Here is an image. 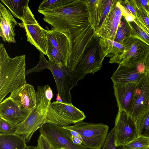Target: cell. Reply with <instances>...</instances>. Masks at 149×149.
Segmentation results:
<instances>
[{
    "mask_svg": "<svg viewBox=\"0 0 149 149\" xmlns=\"http://www.w3.org/2000/svg\"><path fill=\"white\" fill-rule=\"evenodd\" d=\"M26 149H38L37 146H30L26 145Z\"/></svg>",
    "mask_w": 149,
    "mask_h": 149,
    "instance_id": "obj_38",
    "label": "cell"
},
{
    "mask_svg": "<svg viewBox=\"0 0 149 149\" xmlns=\"http://www.w3.org/2000/svg\"></svg>",
    "mask_w": 149,
    "mask_h": 149,
    "instance_id": "obj_40",
    "label": "cell"
},
{
    "mask_svg": "<svg viewBox=\"0 0 149 149\" xmlns=\"http://www.w3.org/2000/svg\"><path fill=\"white\" fill-rule=\"evenodd\" d=\"M121 147L122 149H149V138L138 136Z\"/></svg>",
    "mask_w": 149,
    "mask_h": 149,
    "instance_id": "obj_29",
    "label": "cell"
},
{
    "mask_svg": "<svg viewBox=\"0 0 149 149\" xmlns=\"http://www.w3.org/2000/svg\"><path fill=\"white\" fill-rule=\"evenodd\" d=\"M85 1L88 14V20L95 32L101 26L115 0Z\"/></svg>",
    "mask_w": 149,
    "mask_h": 149,
    "instance_id": "obj_13",
    "label": "cell"
},
{
    "mask_svg": "<svg viewBox=\"0 0 149 149\" xmlns=\"http://www.w3.org/2000/svg\"><path fill=\"white\" fill-rule=\"evenodd\" d=\"M61 149H63V148H61Z\"/></svg>",
    "mask_w": 149,
    "mask_h": 149,
    "instance_id": "obj_39",
    "label": "cell"
},
{
    "mask_svg": "<svg viewBox=\"0 0 149 149\" xmlns=\"http://www.w3.org/2000/svg\"><path fill=\"white\" fill-rule=\"evenodd\" d=\"M38 149H58L54 146L42 134H40L37 140Z\"/></svg>",
    "mask_w": 149,
    "mask_h": 149,
    "instance_id": "obj_35",
    "label": "cell"
},
{
    "mask_svg": "<svg viewBox=\"0 0 149 149\" xmlns=\"http://www.w3.org/2000/svg\"><path fill=\"white\" fill-rule=\"evenodd\" d=\"M99 40L104 54L106 56L110 57L109 63H117L119 58L124 52V45L114 40L100 37Z\"/></svg>",
    "mask_w": 149,
    "mask_h": 149,
    "instance_id": "obj_22",
    "label": "cell"
},
{
    "mask_svg": "<svg viewBox=\"0 0 149 149\" xmlns=\"http://www.w3.org/2000/svg\"><path fill=\"white\" fill-rule=\"evenodd\" d=\"M36 93L35 109L25 120L16 126L14 133L24 138L26 143L30 141L34 132L45 123L47 113L53 97L45 86H38Z\"/></svg>",
    "mask_w": 149,
    "mask_h": 149,
    "instance_id": "obj_4",
    "label": "cell"
},
{
    "mask_svg": "<svg viewBox=\"0 0 149 149\" xmlns=\"http://www.w3.org/2000/svg\"><path fill=\"white\" fill-rule=\"evenodd\" d=\"M85 118L84 112L72 104L56 101L51 102L47 113L45 123H50L65 126L83 121Z\"/></svg>",
    "mask_w": 149,
    "mask_h": 149,
    "instance_id": "obj_6",
    "label": "cell"
},
{
    "mask_svg": "<svg viewBox=\"0 0 149 149\" xmlns=\"http://www.w3.org/2000/svg\"><path fill=\"white\" fill-rule=\"evenodd\" d=\"M105 57L100 42L99 37L95 32L76 69L87 74H94L101 69Z\"/></svg>",
    "mask_w": 149,
    "mask_h": 149,
    "instance_id": "obj_8",
    "label": "cell"
},
{
    "mask_svg": "<svg viewBox=\"0 0 149 149\" xmlns=\"http://www.w3.org/2000/svg\"><path fill=\"white\" fill-rule=\"evenodd\" d=\"M132 31L128 22L122 15L118 26L114 40L123 44L127 39L132 36Z\"/></svg>",
    "mask_w": 149,
    "mask_h": 149,
    "instance_id": "obj_25",
    "label": "cell"
},
{
    "mask_svg": "<svg viewBox=\"0 0 149 149\" xmlns=\"http://www.w3.org/2000/svg\"><path fill=\"white\" fill-rule=\"evenodd\" d=\"M34 110L19 106L10 96L0 103V118L16 126L25 120Z\"/></svg>",
    "mask_w": 149,
    "mask_h": 149,
    "instance_id": "obj_16",
    "label": "cell"
},
{
    "mask_svg": "<svg viewBox=\"0 0 149 149\" xmlns=\"http://www.w3.org/2000/svg\"><path fill=\"white\" fill-rule=\"evenodd\" d=\"M128 23L132 30V36L141 40L149 45V33L139 24L135 19L133 22Z\"/></svg>",
    "mask_w": 149,
    "mask_h": 149,
    "instance_id": "obj_28",
    "label": "cell"
},
{
    "mask_svg": "<svg viewBox=\"0 0 149 149\" xmlns=\"http://www.w3.org/2000/svg\"><path fill=\"white\" fill-rule=\"evenodd\" d=\"M71 52L67 67L71 70L76 69L87 45L92 39L95 31L88 21L82 26L70 30Z\"/></svg>",
    "mask_w": 149,
    "mask_h": 149,
    "instance_id": "obj_7",
    "label": "cell"
},
{
    "mask_svg": "<svg viewBox=\"0 0 149 149\" xmlns=\"http://www.w3.org/2000/svg\"><path fill=\"white\" fill-rule=\"evenodd\" d=\"M73 0H44L39 5L38 10L55 8L68 4Z\"/></svg>",
    "mask_w": 149,
    "mask_h": 149,
    "instance_id": "obj_31",
    "label": "cell"
},
{
    "mask_svg": "<svg viewBox=\"0 0 149 149\" xmlns=\"http://www.w3.org/2000/svg\"><path fill=\"white\" fill-rule=\"evenodd\" d=\"M122 16L119 0H115L101 26L95 32V34L100 37L114 40Z\"/></svg>",
    "mask_w": 149,
    "mask_h": 149,
    "instance_id": "obj_17",
    "label": "cell"
},
{
    "mask_svg": "<svg viewBox=\"0 0 149 149\" xmlns=\"http://www.w3.org/2000/svg\"><path fill=\"white\" fill-rule=\"evenodd\" d=\"M144 63L129 65L119 64L111 77L113 82L122 84L137 83L145 73Z\"/></svg>",
    "mask_w": 149,
    "mask_h": 149,
    "instance_id": "obj_15",
    "label": "cell"
},
{
    "mask_svg": "<svg viewBox=\"0 0 149 149\" xmlns=\"http://www.w3.org/2000/svg\"><path fill=\"white\" fill-rule=\"evenodd\" d=\"M135 122L138 136L149 138V108Z\"/></svg>",
    "mask_w": 149,
    "mask_h": 149,
    "instance_id": "obj_26",
    "label": "cell"
},
{
    "mask_svg": "<svg viewBox=\"0 0 149 149\" xmlns=\"http://www.w3.org/2000/svg\"><path fill=\"white\" fill-rule=\"evenodd\" d=\"M149 108V79L146 72L137 83L134 102L130 116L136 121Z\"/></svg>",
    "mask_w": 149,
    "mask_h": 149,
    "instance_id": "obj_14",
    "label": "cell"
},
{
    "mask_svg": "<svg viewBox=\"0 0 149 149\" xmlns=\"http://www.w3.org/2000/svg\"><path fill=\"white\" fill-rule=\"evenodd\" d=\"M47 56L49 61L67 67V62L61 53L49 42L46 41Z\"/></svg>",
    "mask_w": 149,
    "mask_h": 149,
    "instance_id": "obj_27",
    "label": "cell"
},
{
    "mask_svg": "<svg viewBox=\"0 0 149 149\" xmlns=\"http://www.w3.org/2000/svg\"><path fill=\"white\" fill-rule=\"evenodd\" d=\"M22 22L19 26L25 31L27 40L35 47L44 55H47L46 39L42 31V28L36 19L29 6V3L25 7L24 15Z\"/></svg>",
    "mask_w": 149,
    "mask_h": 149,
    "instance_id": "obj_9",
    "label": "cell"
},
{
    "mask_svg": "<svg viewBox=\"0 0 149 149\" xmlns=\"http://www.w3.org/2000/svg\"><path fill=\"white\" fill-rule=\"evenodd\" d=\"M114 128H113L108 134L102 149H122L121 146L116 147L114 140Z\"/></svg>",
    "mask_w": 149,
    "mask_h": 149,
    "instance_id": "obj_34",
    "label": "cell"
},
{
    "mask_svg": "<svg viewBox=\"0 0 149 149\" xmlns=\"http://www.w3.org/2000/svg\"><path fill=\"white\" fill-rule=\"evenodd\" d=\"M64 129L78 132L82 144L91 149H101L105 141L109 127L102 123L79 122L70 126H62Z\"/></svg>",
    "mask_w": 149,
    "mask_h": 149,
    "instance_id": "obj_5",
    "label": "cell"
},
{
    "mask_svg": "<svg viewBox=\"0 0 149 149\" xmlns=\"http://www.w3.org/2000/svg\"><path fill=\"white\" fill-rule=\"evenodd\" d=\"M10 97L19 106L34 110L37 103L36 93L33 86L26 84L10 93Z\"/></svg>",
    "mask_w": 149,
    "mask_h": 149,
    "instance_id": "obj_21",
    "label": "cell"
},
{
    "mask_svg": "<svg viewBox=\"0 0 149 149\" xmlns=\"http://www.w3.org/2000/svg\"><path fill=\"white\" fill-rule=\"evenodd\" d=\"M146 72L149 79V54L147 56L144 63Z\"/></svg>",
    "mask_w": 149,
    "mask_h": 149,
    "instance_id": "obj_37",
    "label": "cell"
},
{
    "mask_svg": "<svg viewBox=\"0 0 149 149\" xmlns=\"http://www.w3.org/2000/svg\"><path fill=\"white\" fill-rule=\"evenodd\" d=\"M38 11L44 15L43 19L52 29L64 34L71 41L70 31L88 21L85 0H73L59 7Z\"/></svg>",
    "mask_w": 149,
    "mask_h": 149,
    "instance_id": "obj_1",
    "label": "cell"
},
{
    "mask_svg": "<svg viewBox=\"0 0 149 149\" xmlns=\"http://www.w3.org/2000/svg\"><path fill=\"white\" fill-rule=\"evenodd\" d=\"M39 61L37 65L28 70L29 73L40 72L45 69L50 70L55 81L58 94L62 102L72 104L71 90L77 85V82L87 74L76 69L71 70L66 67L47 60L44 54L40 52Z\"/></svg>",
    "mask_w": 149,
    "mask_h": 149,
    "instance_id": "obj_3",
    "label": "cell"
},
{
    "mask_svg": "<svg viewBox=\"0 0 149 149\" xmlns=\"http://www.w3.org/2000/svg\"><path fill=\"white\" fill-rule=\"evenodd\" d=\"M42 31L46 41L61 53L68 64L71 52V41L64 34L52 29H45L42 28Z\"/></svg>",
    "mask_w": 149,
    "mask_h": 149,
    "instance_id": "obj_19",
    "label": "cell"
},
{
    "mask_svg": "<svg viewBox=\"0 0 149 149\" xmlns=\"http://www.w3.org/2000/svg\"><path fill=\"white\" fill-rule=\"evenodd\" d=\"M136 17L149 30V12L142 8H137Z\"/></svg>",
    "mask_w": 149,
    "mask_h": 149,
    "instance_id": "obj_32",
    "label": "cell"
},
{
    "mask_svg": "<svg viewBox=\"0 0 149 149\" xmlns=\"http://www.w3.org/2000/svg\"><path fill=\"white\" fill-rule=\"evenodd\" d=\"M0 36L2 40L8 43L15 42V26L18 24L10 12L0 2Z\"/></svg>",
    "mask_w": 149,
    "mask_h": 149,
    "instance_id": "obj_20",
    "label": "cell"
},
{
    "mask_svg": "<svg viewBox=\"0 0 149 149\" xmlns=\"http://www.w3.org/2000/svg\"><path fill=\"white\" fill-rule=\"evenodd\" d=\"M137 83H113L118 109L124 110L129 115L133 107Z\"/></svg>",
    "mask_w": 149,
    "mask_h": 149,
    "instance_id": "obj_18",
    "label": "cell"
},
{
    "mask_svg": "<svg viewBox=\"0 0 149 149\" xmlns=\"http://www.w3.org/2000/svg\"><path fill=\"white\" fill-rule=\"evenodd\" d=\"M113 128L116 147L126 145L138 137L135 121L123 110L118 109Z\"/></svg>",
    "mask_w": 149,
    "mask_h": 149,
    "instance_id": "obj_10",
    "label": "cell"
},
{
    "mask_svg": "<svg viewBox=\"0 0 149 149\" xmlns=\"http://www.w3.org/2000/svg\"><path fill=\"white\" fill-rule=\"evenodd\" d=\"M16 126L0 118V134H14Z\"/></svg>",
    "mask_w": 149,
    "mask_h": 149,
    "instance_id": "obj_33",
    "label": "cell"
},
{
    "mask_svg": "<svg viewBox=\"0 0 149 149\" xmlns=\"http://www.w3.org/2000/svg\"><path fill=\"white\" fill-rule=\"evenodd\" d=\"M123 44L125 46V51L117 63L129 65L145 62L149 54V45L133 36L126 39Z\"/></svg>",
    "mask_w": 149,
    "mask_h": 149,
    "instance_id": "obj_12",
    "label": "cell"
},
{
    "mask_svg": "<svg viewBox=\"0 0 149 149\" xmlns=\"http://www.w3.org/2000/svg\"><path fill=\"white\" fill-rule=\"evenodd\" d=\"M25 139L14 134H0V149H26Z\"/></svg>",
    "mask_w": 149,
    "mask_h": 149,
    "instance_id": "obj_23",
    "label": "cell"
},
{
    "mask_svg": "<svg viewBox=\"0 0 149 149\" xmlns=\"http://www.w3.org/2000/svg\"><path fill=\"white\" fill-rule=\"evenodd\" d=\"M0 1L9 10L13 15L21 21L24 15V9L29 0H1Z\"/></svg>",
    "mask_w": 149,
    "mask_h": 149,
    "instance_id": "obj_24",
    "label": "cell"
},
{
    "mask_svg": "<svg viewBox=\"0 0 149 149\" xmlns=\"http://www.w3.org/2000/svg\"><path fill=\"white\" fill-rule=\"evenodd\" d=\"M137 8H142L149 12V0H135Z\"/></svg>",
    "mask_w": 149,
    "mask_h": 149,
    "instance_id": "obj_36",
    "label": "cell"
},
{
    "mask_svg": "<svg viewBox=\"0 0 149 149\" xmlns=\"http://www.w3.org/2000/svg\"><path fill=\"white\" fill-rule=\"evenodd\" d=\"M122 8V15H128L136 17V10L137 8L135 0H119Z\"/></svg>",
    "mask_w": 149,
    "mask_h": 149,
    "instance_id": "obj_30",
    "label": "cell"
},
{
    "mask_svg": "<svg viewBox=\"0 0 149 149\" xmlns=\"http://www.w3.org/2000/svg\"><path fill=\"white\" fill-rule=\"evenodd\" d=\"M25 55L11 58L0 44V102L9 93L26 84Z\"/></svg>",
    "mask_w": 149,
    "mask_h": 149,
    "instance_id": "obj_2",
    "label": "cell"
},
{
    "mask_svg": "<svg viewBox=\"0 0 149 149\" xmlns=\"http://www.w3.org/2000/svg\"><path fill=\"white\" fill-rule=\"evenodd\" d=\"M40 132L58 149H91L82 144L74 143L70 131L57 125L45 123L40 128Z\"/></svg>",
    "mask_w": 149,
    "mask_h": 149,
    "instance_id": "obj_11",
    "label": "cell"
}]
</instances>
